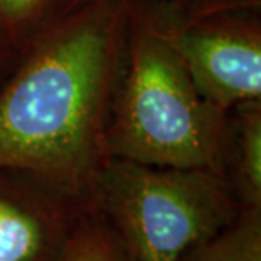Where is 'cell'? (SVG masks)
Masks as SVG:
<instances>
[{
    "instance_id": "5b68a950",
    "label": "cell",
    "mask_w": 261,
    "mask_h": 261,
    "mask_svg": "<svg viewBox=\"0 0 261 261\" xmlns=\"http://www.w3.org/2000/svg\"><path fill=\"white\" fill-rule=\"evenodd\" d=\"M87 208L28 173L0 170V261H60Z\"/></svg>"
},
{
    "instance_id": "3957f363",
    "label": "cell",
    "mask_w": 261,
    "mask_h": 261,
    "mask_svg": "<svg viewBox=\"0 0 261 261\" xmlns=\"http://www.w3.org/2000/svg\"><path fill=\"white\" fill-rule=\"evenodd\" d=\"M88 205L112 231L122 261H180L241 211L227 176L109 160Z\"/></svg>"
},
{
    "instance_id": "52a82bcc",
    "label": "cell",
    "mask_w": 261,
    "mask_h": 261,
    "mask_svg": "<svg viewBox=\"0 0 261 261\" xmlns=\"http://www.w3.org/2000/svg\"><path fill=\"white\" fill-rule=\"evenodd\" d=\"M180 261H261V207H241L231 224L195 244Z\"/></svg>"
},
{
    "instance_id": "8992f818",
    "label": "cell",
    "mask_w": 261,
    "mask_h": 261,
    "mask_svg": "<svg viewBox=\"0 0 261 261\" xmlns=\"http://www.w3.org/2000/svg\"><path fill=\"white\" fill-rule=\"evenodd\" d=\"M226 176L241 207H261V100L229 112Z\"/></svg>"
},
{
    "instance_id": "6da1fadb",
    "label": "cell",
    "mask_w": 261,
    "mask_h": 261,
    "mask_svg": "<svg viewBox=\"0 0 261 261\" xmlns=\"http://www.w3.org/2000/svg\"><path fill=\"white\" fill-rule=\"evenodd\" d=\"M127 4H85L43 31L0 83V170L88 205L107 154ZM90 207V205H88Z\"/></svg>"
},
{
    "instance_id": "277c9868",
    "label": "cell",
    "mask_w": 261,
    "mask_h": 261,
    "mask_svg": "<svg viewBox=\"0 0 261 261\" xmlns=\"http://www.w3.org/2000/svg\"><path fill=\"white\" fill-rule=\"evenodd\" d=\"M184 63L198 93L222 112L261 100V0L136 2Z\"/></svg>"
},
{
    "instance_id": "9c48e42d",
    "label": "cell",
    "mask_w": 261,
    "mask_h": 261,
    "mask_svg": "<svg viewBox=\"0 0 261 261\" xmlns=\"http://www.w3.org/2000/svg\"><path fill=\"white\" fill-rule=\"evenodd\" d=\"M60 261H122L112 231L90 207L82 214Z\"/></svg>"
},
{
    "instance_id": "30bf717a",
    "label": "cell",
    "mask_w": 261,
    "mask_h": 261,
    "mask_svg": "<svg viewBox=\"0 0 261 261\" xmlns=\"http://www.w3.org/2000/svg\"><path fill=\"white\" fill-rule=\"evenodd\" d=\"M17 55L19 53L12 46H9L4 39H0V83L7 76V73L10 71V68H12L14 61L17 60Z\"/></svg>"
},
{
    "instance_id": "8fae6325",
    "label": "cell",
    "mask_w": 261,
    "mask_h": 261,
    "mask_svg": "<svg viewBox=\"0 0 261 261\" xmlns=\"http://www.w3.org/2000/svg\"><path fill=\"white\" fill-rule=\"evenodd\" d=\"M107 2H114V4H136V2H153V0H76V7L85 4H107Z\"/></svg>"
},
{
    "instance_id": "ba28073f",
    "label": "cell",
    "mask_w": 261,
    "mask_h": 261,
    "mask_svg": "<svg viewBox=\"0 0 261 261\" xmlns=\"http://www.w3.org/2000/svg\"><path fill=\"white\" fill-rule=\"evenodd\" d=\"M73 9L76 0H0V39L20 53Z\"/></svg>"
},
{
    "instance_id": "7a4b0ae2",
    "label": "cell",
    "mask_w": 261,
    "mask_h": 261,
    "mask_svg": "<svg viewBox=\"0 0 261 261\" xmlns=\"http://www.w3.org/2000/svg\"><path fill=\"white\" fill-rule=\"evenodd\" d=\"M229 112L207 102L173 48L127 4L107 124L109 160L226 176Z\"/></svg>"
}]
</instances>
